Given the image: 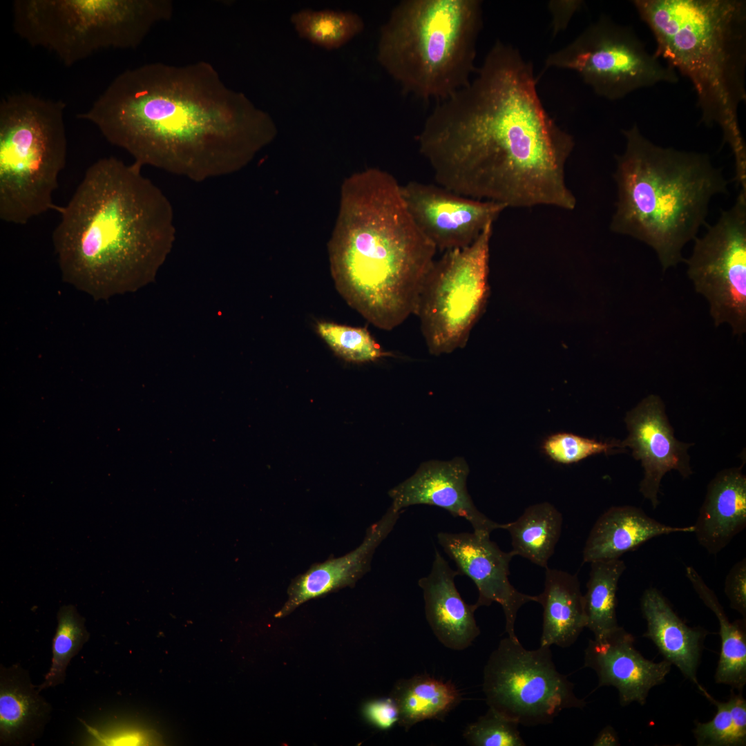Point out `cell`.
Instances as JSON below:
<instances>
[{
    "mask_svg": "<svg viewBox=\"0 0 746 746\" xmlns=\"http://www.w3.org/2000/svg\"><path fill=\"white\" fill-rule=\"evenodd\" d=\"M633 636L618 627L600 639L590 640L584 651V667L598 678V687L613 686L622 706L646 703L650 690L665 681L671 664L646 659L635 647Z\"/></svg>",
    "mask_w": 746,
    "mask_h": 746,
    "instance_id": "18",
    "label": "cell"
},
{
    "mask_svg": "<svg viewBox=\"0 0 746 746\" xmlns=\"http://www.w3.org/2000/svg\"><path fill=\"white\" fill-rule=\"evenodd\" d=\"M549 68L575 72L595 94L609 100L661 82L676 83L679 79L675 69L649 53L630 28L605 15L548 55L544 69Z\"/></svg>",
    "mask_w": 746,
    "mask_h": 746,
    "instance_id": "11",
    "label": "cell"
},
{
    "mask_svg": "<svg viewBox=\"0 0 746 746\" xmlns=\"http://www.w3.org/2000/svg\"><path fill=\"white\" fill-rule=\"evenodd\" d=\"M657 43L656 55L691 82L701 121L718 125L736 176L746 175L738 110L746 100V3L740 0H635Z\"/></svg>",
    "mask_w": 746,
    "mask_h": 746,
    "instance_id": "5",
    "label": "cell"
},
{
    "mask_svg": "<svg viewBox=\"0 0 746 746\" xmlns=\"http://www.w3.org/2000/svg\"><path fill=\"white\" fill-rule=\"evenodd\" d=\"M627 438L621 441L633 457L641 462L643 478L639 491L656 508L660 484L673 470L685 478L692 475L688 450L693 443L678 441L665 412L662 400L656 394L644 398L625 417Z\"/></svg>",
    "mask_w": 746,
    "mask_h": 746,
    "instance_id": "15",
    "label": "cell"
},
{
    "mask_svg": "<svg viewBox=\"0 0 746 746\" xmlns=\"http://www.w3.org/2000/svg\"><path fill=\"white\" fill-rule=\"evenodd\" d=\"M533 64L497 40L476 77L440 101L417 136L437 184L508 207L575 208L565 180L575 146L544 108Z\"/></svg>",
    "mask_w": 746,
    "mask_h": 746,
    "instance_id": "1",
    "label": "cell"
},
{
    "mask_svg": "<svg viewBox=\"0 0 746 746\" xmlns=\"http://www.w3.org/2000/svg\"><path fill=\"white\" fill-rule=\"evenodd\" d=\"M390 696L399 709L398 724L405 731L425 720L443 721L462 700L452 682L427 674L399 680Z\"/></svg>",
    "mask_w": 746,
    "mask_h": 746,
    "instance_id": "26",
    "label": "cell"
},
{
    "mask_svg": "<svg viewBox=\"0 0 746 746\" xmlns=\"http://www.w3.org/2000/svg\"><path fill=\"white\" fill-rule=\"evenodd\" d=\"M640 607L647 627L643 637L650 639L665 660L678 667L705 696L707 691L698 682L696 673L703 641L709 632L687 626L656 588L644 591Z\"/></svg>",
    "mask_w": 746,
    "mask_h": 746,
    "instance_id": "22",
    "label": "cell"
},
{
    "mask_svg": "<svg viewBox=\"0 0 746 746\" xmlns=\"http://www.w3.org/2000/svg\"><path fill=\"white\" fill-rule=\"evenodd\" d=\"M685 571L700 599L718 620L721 648L715 681L742 692L746 684V618L730 622L716 595L696 569L687 566Z\"/></svg>",
    "mask_w": 746,
    "mask_h": 746,
    "instance_id": "27",
    "label": "cell"
},
{
    "mask_svg": "<svg viewBox=\"0 0 746 746\" xmlns=\"http://www.w3.org/2000/svg\"><path fill=\"white\" fill-rule=\"evenodd\" d=\"M328 251L338 291L389 331L414 314L437 250L413 220L396 179L370 168L343 183Z\"/></svg>",
    "mask_w": 746,
    "mask_h": 746,
    "instance_id": "4",
    "label": "cell"
},
{
    "mask_svg": "<svg viewBox=\"0 0 746 746\" xmlns=\"http://www.w3.org/2000/svg\"><path fill=\"white\" fill-rule=\"evenodd\" d=\"M537 596L543 607L540 646L572 645L586 626L584 596L577 576L546 568L544 589Z\"/></svg>",
    "mask_w": 746,
    "mask_h": 746,
    "instance_id": "25",
    "label": "cell"
},
{
    "mask_svg": "<svg viewBox=\"0 0 746 746\" xmlns=\"http://www.w3.org/2000/svg\"><path fill=\"white\" fill-rule=\"evenodd\" d=\"M622 132L610 229L650 246L665 271L685 261L683 247L706 226L710 200L727 193L728 181L705 153L658 146L636 124Z\"/></svg>",
    "mask_w": 746,
    "mask_h": 746,
    "instance_id": "6",
    "label": "cell"
},
{
    "mask_svg": "<svg viewBox=\"0 0 746 746\" xmlns=\"http://www.w3.org/2000/svg\"><path fill=\"white\" fill-rule=\"evenodd\" d=\"M15 32L70 66L102 49H131L169 20V0H15Z\"/></svg>",
    "mask_w": 746,
    "mask_h": 746,
    "instance_id": "9",
    "label": "cell"
},
{
    "mask_svg": "<svg viewBox=\"0 0 746 746\" xmlns=\"http://www.w3.org/2000/svg\"><path fill=\"white\" fill-rule=\"evenodd\" d=\"M479 0H403L380 29L377 60L406 93L445 100L475 71Z\"/></svg>",
    "mask_w": 746,
    "mask_h": 746,
    "instance_id": "7",
    "label": "cell"
},
{
    "mask_svg": "<svg viewBox=\"0 0 746 746\" xmlns=\"http://www.w3.org/2000/svg\"><path fill=\"white\" fill-rule=\"evenodd\" d=\"M694 527L672 526L632 506H613L595 522L583 550L584 562L619 559L647 541L674 533H693Z\"/></svg>",
    "mask_w": 746,
    "mask_h": 746,
    "instance_id": "23",
    "label": "cell"
},
{
    "mask_svg": "<svg viewBox=\"0 0 746 746\" xmlns=\"http://www.w3.org/2000/svg\"><path fill=\"white\" fill-rule=\"evenodd\" d=\"M469 472L467 462L461 457L423 462L412 476L389 491L390 506L401 512L412 505L435 506L467 520L475 534L490 537L503 524L490 519L475 506L466 486Z\"/></svg>",
    "mask_w": 746,
    "mask_h": 746,
    "instance_id": "17",
    "label": "cell"
},
{
    "mask_svg": "<svg viewBox=\"0 0 746 746\" xmlns=\"http://www.w3.org/2000/svg\"><path fill=\"white\" fill-rule=\"evenodd\" d=\"M142 168L101 158L56 210L52 239L62 280L95 300L151 281L174 241L172 204Z\"/></svg>",
    "mask_w": 746,
    "mask_h": 746,
    "instance_id": "3",
    "label": "cell"
},
{
    "mask_svg": "<svg viewBox=\"0 0 746 746\" xmlns=\"http://www.w3.org/2000/svg\"><path fill=\"white\" fill-rule=\"evenodd\" d=\"M461 575L435 551L431 571L418 581L423 590L426 620L434 634L446 647L463 650L480 634L474 613L457 589L455 579Z\"/></svg>",
    "mask_w": 746,
    "mask_h": 746,
    "instance_id": "20",
    "label": "cell"
},
{
    "mask_svg": "<svg viewBox=\"0 0 746 746\" xmlns=\"http://www.w3.org/2000/svg\"><path fill=\"white\" fill-rule=\"evenodd\" d=\"M407 208L437 250L463 249L473 243L507 207L459 195L439 184L410 181L401 185Z\"/></svg>",
    "mask_w": 746,
    "mask_h": 746,
    "instance_id": "14",
    "label": "cell"
},
{
    "mask_svg": "<svg viewBox=\"0 0 746 746\" xmlns=\"http://www.w3.org/2000/svg\"><path fill=\"white\" fill-rule=\"evenodd\" d=\"M727 702L736 731L746 743V700L741 692L736 694L731 690Z\"/></svg>",
    "mask_w": 746,
    "mask_h": 746,
    "instance_id": "39",
    "label": "cell"
},
{
    "mask_svg": "<svg viewBox=\"0 0 746 746\" xmlns=\"http://www.w3.org/2000/svg\"><path fill=\"white\" fill-rule=\"evenodd\" d=\"M66 104L30 93L0 102V218L26 224L55 209L67 154Z\"/></svg>",
    "mask_w": 746,
    "mask_h": 746,
    "instance_id": "8",
    "label": "cell"
},
{
    "mask_svg": "<svg viewBox=\"0 0 746 746\" xmlns=\"http://www.w3.org/2000/svg\"><path fill=\"white\" fill-rule=\"evenodd\" d=\"M290 21L300 37L329 50L343 46L365 27L357 13L333 10L303 9L293 13Z\"/></svg>",
    "mask_w": 746,
    "mask_h": 746,
    "instance_id": "30",
    "label": "cell"
},
{
    "mask_svg": "<svg viewBox=\"0 0 746 746\" xmlns=\"http://www.w3.org/2000/svg\"><path fill=\"white\" fill-rule=\"evenodd\" d=\"M89 638L84 620L75 606H61L57 613V627L52 642L51 664L44 682L37 685L40 691L64 683L68 664Z\"/></svg>",
    "mask_w": 746,
    "mask_h": 746,
    "instance_id": "31",
    "label": "cell"
},
{
    "mask_svg": "<svg viewBox=\"0 0 746 746\" xmlns=\"http://www.w3.org/2000/svg\"><path fill=\"white\" fill-rule=\"evenodd\" d=\"M698 544L716 555L746 527V477L742 468L719 472L709 482L694 525Z\"/></svg>",
    "mask_w": 746,
    "mask_h": 746,
    "instance_id": "21",
    "label": "cell"
},
{
    "mask_svg": "<svg viewBox=\"0 0 746 746\" xmlns=\"http://www.w3.org/2000/svg\"><path fill=\"white\" fill-rule=\"evenodd\" d=\"M706 227L685 260L687 276L707 300L714 325L727 324L734 335L742 336L746 332V192L740 190L734 204Z\"/></svg>",
    "mask_w": 746,
    "mask_h": 746,
    "instance_id": "13",
    "label": "cell"
},
{
    "mask_svg": "<svg viewBox=\"0 0 746 746\" xmlns=\"http://www.w3.org/2000/svg\"><path fill=\"white\" fill-rule=\"evenodd\" d=\"M582 4L583 1L577 0L548 2V8L552 16L553 36L566 29L573 15L582 8Z\"/></svg>",
    "mask_w": 746,
    "mask_h": 746,
    "instance_id": "38",
    "label": "cell"
},
{
    "mask_svg": "<svg viewBox=\"0 0 746 746\" xmlns=\"http://www.w3.org/2000/svg\"><path fill=\"white\" fill-rule=\"evenodd\" d=\"M626 569L619 559L591 563L586 592L584 595L586 627L600 639L617 629L616 616L618 581Z\"/></svg>",
    "mask_w": 746,
    "mask_h": 746,
    "instance_id": "29",
    "label": "cell"
},
{
    "mask_svg": "<svg viewBox=\"0 0 746 746\" xmlns=\"http://www.w3.org/2000/svg\"><path fill=\"white\" fill-rule=\"evenodd\" d=\"M19 665L0 669V740L1 745H26L39 738L52 707Z\"/></svg>",
    "mask_w": 746,
    "mask_h": 746,
    "instance_id": "24",
    "label": "cell"
},
{
    "mask_svg": "<svg viewBox=\"0 0 746 746\" xmlns=\"http://www.w3.org/2000/svg\"><path fill=\"white\" fill-rule=\"evenodd\" d=\"M519 725L492 708L463 731L466 742L474 746H524Z\"/></svg>",
    "mask_w": 746,
    "mask_h": 746,
    "instance_id": "33",
    "label": "cell"
},
{
    "mask_svg": "<svg viewBox=\"0 0 746 746\" xmlns=\"http://www.w3.org/2000/svg\"><path fill=\"white\" fill-rule=\"evenodd\" d=\"M316 329L330 349L347 361L363 363L392 356L383 350L366 327L319 321Z\"/></svg>",
    "mask_w": 746,
    "mask_h": 746,
    "instance_id": "32",
    "label": "cell"
},
{
    "mask_svg": "<svg viewBox=\"0 0 746 746\" xmlns=\"http://www.w3.org/2000/svg\"><path fill=\"white\" fill-rule=\"evenodd\" d=\"M542 448L551 459L562 464L573 463L592 455L623 448L621 441H602L566 432L549 436Z\"/></svg>",
    "mask_w": 746,
    "mask_h": 746,
    "instance_id": "34",
    "label": "cell"
},
{
    "mask_svg": "<svg viewBox=\"0 0 746 746\" xmlns=\"http://www.w3.org/2000/svg\"><path fill=\"white\" fill-rule=\"evenodd\" d=\"M400 513L390 506L379 521L368 527L363 542L354 550L314 564L294 578L287 589L288 599L275 616H287L308 600L353 587L370 570L376 549L394 528Z\"/></svg>",
    "mask_w": 746,
    "mask_h": 746,
    "instance_id": "19",
    "label": "cell"
},
{
    "mask_svg": "<svg viewBox=\"0 0 746 746\" xmlns=\"http://www.w3.org/2000/svg\"><path fill=\"white\" fill-rule=\"evenodd\" d=\"M483 691L490 708L527 727L549 724L562 710L586 705L557 670L550 647L528 650L509 637L487 661Z\"/></svg>",
    "mask_w": 746,
    "mask_h": 746,
    "instance_id": "12",
    "label": "cell"
},
{
    "mask_svg": "<svg viewBox=\"0 0 746 746\" xmlns=\"http://www.w3.org/2000/svg\"><path fill=\"white\" fill-rule=\"evenodd\" d=\"M716 707V713L707 723L695 722L694 736L698 746H743L730 713L728 702H719L707 693L705 696Z\"/></svg>",
    "mask_w": 746,
    "mask_h": 746,
    "instance_id": "35",
    "label": "cell"
},
{
    "mask_svg": "<svg viewBox=\"0 0 746 746\" xmlns=\"http://www.w3.org/2000/svg\"><path fill=\"white\" fill-rule=\"evenodd\" d=\"M362 714L371 725L381 730L392 728L399 720L398 707L391 696L366 702Z\"/></svg>",
    "mask_w": 746,
    "mask_h": 746,
    "instance_id": "36",
    "label": "cell"
},
{
    "mask_svg": "<svg viewBox=\"0 0 746 746\" xmlns=\"http://www.w3.org/2000/svg\"><path fill=\"white\" fill-rule=\"evenodd\" d=\"M77 117L142 167L196 182L242 170L277 135L270 115L203 61L126 70Z\"/></svg>",
    "mask_w": 746,
    "mask_h": 746,
    "instance_id": "2",
    "label": "cell"
},
{
    "mask_svg": "<svg viewBox=\"0 0 746 746\" xmlns=\"http://www.w3.org/2000/svg\"><path fill=\"white\" fill-rule=\"evenodd\" d=\"M492 226L468 247L445 251L425 276L414 314L432 355L464 347L486 308Z\"/></svg>",
    "mask_w": 746,
    "mask_h": 746,
    "instance_id": "10",
    "label": "cell"
},
{
    "mask_svg": "<svg viewBox=\"0 0 746 746\" xmlns=\"http://www.w3.org/2000/svg\"><path fill=\"white\" fill-rule=\"evenodd\" d=\"M593 745L595 746H615L620 745V742L615 729L611 726H606L598 734Z\"/></svg>",
    "mask_w": 746,
    "mask_h": 746,
    "instance_id": "40",
    "label": "cell"
},
{
    "mask_svg": "<svg viewBox=\"0 0 746 746\" xmlns=\"http://www.w3.org/2000/svg\"><path fill=\"white\" fill-rule=\"evenodd\" d=\"M437 540L445 553L453 560L461 575H466L476 585L479 597L477 609L499 603L506 619V632L518 640L515 623L519 609L530 602H538V596L518 591L510 582L509 564L515 556L506 553L490 539L473 533L440 532Z\"/></svg>",
    "mask_w": 746,
    "mask_h": 746,
    "instance_id": "16",
    "label": "cell"
},
{
    "mask_svg": "<svg viewBox=\"0 0 746 746\" xmlns=\"http://www.w3.org/2000/svg\"><path fill=\"white\" fill-rule=\"evenodd\" d=\"M725 593L730 607L746 618V560L734 564L725 580Z\"/></svg>",
    "mask_w": 746,
    "mask_h": 746,
    "instance_id": "37",
    "label": "cell"
},
{
    "mask_svg": "<svg viewBox=\"0 0 746 746\" xmlns=\"http://www.w3.org/2000/svg\"><path fill=\"white\" fill-rule=\"evenodd\" d=\"M562 516L548 502L528 507L515 521L502 525L511 537L512 552L543 568L554 553L560 539Z\"/></svg>",
    "mask_w": 746,
    "mask_h": 746,
    "instance_id": "28",
    "label": "cell"
}]
</instances>
